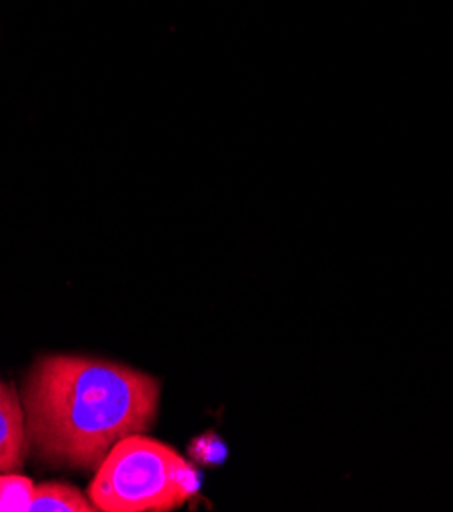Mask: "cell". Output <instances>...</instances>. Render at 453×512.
I'll list each match as a JSON object with an SVG mask.
<instances>
[{
    "instance_id": "obj_1",
    "label": "cell",
    "mask_w": 453,
    "mask_h": 512,
    "mask_svg": "<svg viewBox=\"0 0 453 512\" xmlns=\"http://www.w3.org/2000/svg\"><path fill=\"white\" fill-rule=\"evenodd\" d=\"M160 382L125 364L45 355L23 388L29 449L47 464L96 470L125 437L147 433Z\"/></svg>"
},
{
    "instance_id": "obj_3",
    "label": "cell",
    "mask_w": 453,
    "mask_h": 512,
    "mask_svg": "<svg viewBox=\"0 0 453 512\" xmlns=\"http://www.w3.org/2000/svg\"><path fill=\"white\" fill-rule=\"evenodd\" d=\"M27 449L29 437L23 398L11 384H3L0 390V474L19 470Z\"/></svg>"
},
{
    "instance_id": "obj_4",
    "label": "cell",
    "mask_w": 453,
    "mask_h": 512,
    "mask_svg": "<svg viewBox=\"0 0 453 512\" xmlns=\"http://www.w3.org/2000/svg\"><path fill=\"white\" fill-rule=\"evenodd\" d=\"M29 512H92L96 506L78 488L68 484L35 486Z\"/></svg>"
},
{
    "instance_id": "obj_5",
    "label": "cell",
    "mask_w": 453,
    "mask_h": 512,
    "mask_svg": "<svg viewBox=\"0 0 453 512\" xmlns=\"http://www.w3.org/2000/svg\"><path fill=\"white\" fill-rule=\"evenodd\" d=\"M35 484L13 472L0 476V512H21L29 508Z\"/></svg>"
},
{
    "instance_id": "obj_6",
    "label": "cell",
    "mask_w": 453,
    "mask_h": 512,
    "mask_svg": "<svg viewBox=\"0 0 453 512\" xmlns=\"http://www.w3.org/2000/svg\"><path fill=\"white\" fill-rule=\"evenodd\" d=\"M0 390H3V384H0Z\"/></svg>"
},
{
    "instance_id": "obj_2",
    "label": "cell",
    "mask_w": 453,
    "mask_h": 512,
    "mask_svg": "<svg viewBox=\"0 0 453 512\" xmlns=\"http://www.w3.org/2000/svg\"><path fill=\"white\" fill-rule=\"evenodd\" d=\"M198 490L194 468L145 433L119 441L96 468L88 498L105 512H166Z\"/></svg>"
}]
</instances>
